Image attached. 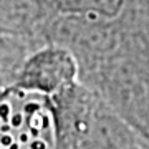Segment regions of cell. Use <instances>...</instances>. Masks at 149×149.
Returning <instances> with one entry per match:
<instances>
[{"label": "cell", "instance_id": "obj_1", "mask_svg": "<svg viewBox=\"0 0 149 149\" xmlns=\"http://www.w3.org/2000/svg\"><path fill=\"white\" fill-rule=\"evenodd\" d=\"M76 71V60L70 50L50 45L38 50L23 63L13 88L53 95L73 83Z\"/></svg>", "mask_w": 149, "mask_h": 149}]
</instances>
